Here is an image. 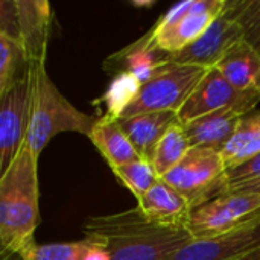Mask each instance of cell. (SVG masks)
I'll use <instances>...</instances> for the list:
<instances>
[{"label":"cell","instance_id":"obj_1","mask_svg":"<svg viewBox=\"0 0 260 260\" xmlns=\"http://www.w3.org/2000/svg\"><path fill=\"white\" fill-rule=\"evenodd\" d=\"M82 230L108 260H169L193 241L187 229L157 225L139 207L90 216Z\"/></svg>","mask_w":260,"mask_h":260},{"label":"cell","instance_id":"obj_2","mask_svg":"<svg viewBox=\"0 0 260 260\" xmlns=\"http://www.w3.org/2000/svg\"><path fill=\"white\" fill-rule=\"evenodd\" d=\"M38 158L24 143L0 175V244L3 254L21 256L35 244L40 224Z\"/></svg>","mask_w":260,"mask_h":260},{"label":"cell","instance_id":"obj_3","mask_svg":"<svg viewBox=\"0 0 260 260\" xmlns=\"http://www.w3.org/2000/svg\"><path fill=\"white\" fill-rule=\"evenodd\" d=\"M30 104L29 126L24 143L38 158L47 143L61 133H78L90 137L99 117L78 110L58 90L47 73L46 61L29 67Z\"/></svg>","mask_w":260,"mask_h":260},{"label":"cell","instance_id":"obj_4","mask_svg":"<svg viewBox=\"0 0 260 260\" xmlns=\"http://www.w3.org/2000/svg\"><path fill=\"white\" fill-rule=\"evenodd\" d=\"M207 69L184 64H166L140 87L136 101L125 110L120 119L143 113H178L195 91Z\"/></svg>","mask_w":260,"mask_h":260},{"label":"cell","instance_id":"obj_5","mask_svg":"<svg viewBox=\"0 0 260 260\" xmlns=\"http://www.w3.org/2000/svg\"><path fill=\"white\" fill-rule=\"evenodd\" d=\"M227 0H189L171 8L149 30L151 43L165 53H177L197 41L224 12Z\"/></svg>","mask_w":260,"mask_h":260},{"label":"cell","instance_id":"obj_6","mask_svg":"<svg viewBox=\"0 0 260 260\" xmlns=\"http://www.w3.org/2000/svg\"><path fill=\"white\" fill-rule=\"evenodd\" d=\"M225 171L221 152L192 146L187 155L161 180L180 192L195 209L222 193Z\"/></svg>","mask_w":260,"mask_h":260},{"label":"cell","instance_id":"obj_7","mask_svg":"<svg viewBox=\"0 0 260 260\" xmlns=\"http://www.w3.org/2000/svg\"><path fill=\"white\" fill-rule=\"evenodd\" d=\"M260 213V193H224L192 210L187 230L193 239L229 232Z\"/></svg>","mask_w":260,"mask_h":260},{"label":"cell","instance_id":"obj_8","mask_svg":"<svg viewBox=\"0 0 260 260\" xmlns=\"http://www.w3.org/2000/svg\"><path fill=\"white\" fill-rule=\"evenodd\" d=\"M259 102V96L239 91L216 67H213L207 70L195 91L177 114L180 123L190 122L219 110H233L245 116L251 113Z\"/></svg>","mask_w":260,"mask_h":260},{"label":"cell","instance_id":"obj_9","mask_svg":"<svg viewBox=\"0 0 260 260\" xmlns=\"http://www.w3.org/2000/svg\"><path fill=\"white\" fill-rule=\"evenodd\" d=\"M29 73L0 96V175L8 171L21 146L29 126Z\"/></svg>","mask_w":260,"mask_h":260},{"label":"cell","instance_id":"obj_10","mask_svg":"<svg viewBox=\"0 0 260 260\" xmlns=\"http://www.w3.org/2000/svg\"><path fill=\"white\" fill-rule=\"evenodd\" d=\"M260 248V213L221 235L193 239L169 260H233Z\"/></svg>","mask_w":260,"mask_h":260},{"label":"cell","instance_id":"obj_11","mask_svg":"<svg viewBox=\"0 0 260 260\" xmlns=\"http://www.w3.org/2000/svg\"><path fill=\"white\" fill-rule=\"evenodd\" d=\"M242 38L244 34L239 24L224 9V12L197 41L177 53H171L168 61L172 64L197 66L209 70L216 67L224 55Z\"/></svg>","mask_w":260,"mask_h":260},{"label":"cell","instance_id":"obj_12","mask_svg":"<svg viewBox=\"0 0 260 260\" xmlns=\"http://www.w3.org/2000/svg\"><path fill=\"white\" fill-rule=\"evenodd\" d=\"M18 40L21 41L29 64L46 61L52 27V5L46 0H15Z\"/></svg>","mask_w":260,"mask_h":260},{"label":"cell","instance_id":"obj_13","mask_svg":"<svg viewBox=\"0 0 260 260\" xmlns=\"http://www.w3.org/2000/svg\"><path fill=\"white\" fill-rule=\"evenodd\" d=\"M137 207L146 219L161 227L186 229L193 207L174 187L160 181L140 200Z\"/></svg>","mask_w":260,"mask_h":260},{"label":"cell","instance_id":"obj_14","mask_svg":"<svg viewBox=\"0 0 260 260\" xmlns=\"http://www.w3.org/2000/svg\"><path fill=\"white\" fill-rule=\"evenodd\" d=\"M244 114L233 110H219L181 123L190 146L222 152L232 142Z\"/></svg>","mask_w":260,"mask_h":260},{"label":"cell","instance_id":"obj_15","mask_svg":"<svg viewBox=\"0 0 260 260\" xmlns=\"http://www.w3.org/2000/svg\"><path fill=\"white\" fill-rule=\"evenodd\" d=\"M117 122L140 158L152 163L158 142L175 123H178V114L175 111H155L117 119Z\"/></svg>","mask_w":260,"mask_h":260},{"label":"cell","instance_id":"obj_16","mask_svg":"<svg viewBox=\"0 0 260 260\" xmlns=\"http://www.w3.org/2000/svg\"><path fill=\"white\" fill-rule=\"evenodd\" d=\"M216 69L239 91L260 98V49L245 38L224 55Z\"/></svg>","mask_w":260,"mask_h":260},{"label":"cell","instance_id":"obj_17","mask_svg":"<svg viewBox=\"0 0 260 260\" xmlns=\"http://www.w3.org/2000/svg\"><path fill=\"white\" fill-rule=\"evenodd\" d=\"M111 169L142 160L117 119L102 116L98 119L88 137Z\"/></svg>","mask_w":260,"mask_h":260},{"label":"cell","instance_id":"obj_18","mask_svg":"<svg viewBox=\"0 0 260 260\" xmlns=\"http://www.w3.org/2000/svg\"><path fill=\"white\" fill-rule=\"evenodd\" d=\"M260 152V111L242 117L232 142L221 152L227 169L235 168Z\"/></svg>","mask_w":260,"mask_h":260},{"label":"cell","instance_id":"obj_19","mask_svg":"<svg viewBox=\"0 0 260 260\" xmlns=\"http://www.w3.org/2000/svg\"><path fill=\"white\" fill-rule=\"evenodd\" d=\"M27 53L20 40L0 34V96L29 73Z\"/></svg>","mask_w":260,"mask_h":260},{"label":"cell","instance_id":"obj_20","mask_svg":"<svg viewBox=\"0 0 260 260\" xmlns=\"http://www.w3.org/2000/svg\"><path fill=\"white\" fill-rule=\"evenodd\" d=\"M190 142L183 129V125L178 122L175 123L158 142L154 157H152V168L158 178H163L169 174L190 151Z\"/></svg>","mask_w":260,"mask_h":260},{"label":"cell","instance_id":"obj_21","mask_svg":"<svg viewBox=\"0 0 260 260\" xmlns=\"http://www.w3.org/2000/svg\"><path fill=\"white\" fill-rule=\"evenodd\" d=\"M140 87H142V81L136 75L129 72L117 73V76L111 81L105 94L98 101L99 104H105L107 107V113L104 116L111 119H120L125 110L136 101Z\"/></svg>","mask_w":260,"mask_h":260},{"label":"cell","instance_id":"obj_22","mask_svg":"<svg viewBox=\"0 0 260 260\" xmlns=\"http://www.w3.org/2000/svg\"><path fill=\"white\" fill-rule=\"evenodd\" d=\"M98 245L85 238L76 242H62V244H34L21 256V260H90L93 251Z\"/></svg>","mask_w":260,"mask_h":260},{"label":"cell","instance_id":"obj_23","mask_svg":"<svg viewBox=\"0 0 260 260\" xmlns=\"http://www.w3.org/2000/svg\"><path fill=\"white\" fill-rule=\"evenodd\" d=\"M113 174L117 177V180L137 198L140 200L143 195H146L158 181V175L155 174L151 163L145 160H139L134 163H128L119 168L111 169Z\"/></svg>","mask_w":260,"mask_h":260},{"label":"cell","instance_id":"obj_24","mask_svg":"<svg viewBox=\"0 0 260 260\" xmlns=\"http://www.w3.org/2000/svg\"><path fill=\"white\" fill-rule=\"evenodd\" d=\"M225 11L239 24L244 38L251 44L260 43V0H233L225 5Z\"/></svg>","mask_w":260,"mask_h":260},{"label":"cell","instance_id":"obj_25","mask_svg":"<svg viewBox=\"0 0 260 260\" xmlns=\"http://www.w3.org/2000/svg\"><path fill=\"white\" fill-rule=\"evenodd\" d=\"M256 181H260V152L253 155L251 158L245 160L244 163L225 171L224 187H222L221 195L229 193L242 186L256 183Z\"/></svg>","mask_w":260,"mask_h":260},{"label":"cell","instance_id":"obj_26","mask_svg":"<svg viewBox=\"0 0 260 260\" xmlns=\"http://www.w3.org/2000/svg\"><path fill=\"white\" fill-rule=\"evenodd\" d=\"M0 34L9 35L18 40V26H17V9L15 0H2L0 2Z\"/></svg>","mask_w":260,"mask_h":260},{"label":"cell","instance_id":"obj_27","mask_svg":"<svg viewBox=\"0 0 260 260\" xmlns=\"http://www.w3.org/2000/svg\"><path fill=\"white\" fill-rule=\"evenodd\" d=\"M229 193H260V181L247 184V186H242V187L235 189V190H232Z\"/></svg>","mask_w":260,"mask_h":260},{"label":"cell","instance_id":"obj_28","mask_svg":"<svg viewBox=\"0 0 260 260\" xmlns=\"http://www.w3.org/2000/svg\"><path fill=\"white\" fill-rule=\"evenodd\" d=\"M233 260H260V248L251 251V253H248V254H245V256H241V257H236V259Z\"/></svg>","mask_w":260,"mask_h":260},{"label":"cell","instance_id":"obj_29","mask_svg":"<svg viewBox=\"0 0 260 260\" xmlns=\"http://www.w3.org/2000/svg\"><path fill=\"white\" fill-rule=\"evenodd\" d=\"M256 47H259V49H260V43H259V44H256Z\"/></svg>","mask_w":260,"mask_h":260}]
</instances>
